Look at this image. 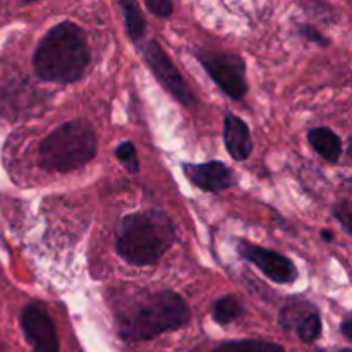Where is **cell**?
Wrapping results in <instances>:
<instances>
[{
  "instance_id": "9",
  "label": "cell",
  "mask_w": 352,
  "mask_h": 352,
  "mask_svg": "<svg viewBox=\"0 0 352 352\" xmlns=\"http://www.w3.org/2000/svg\"><path fill=\"white\" fill-rule=\"evenodd\" d=\"M182 172L203 191L220 192L234 186V172L219 160L206 164H182Z\"/></svg>"
},
{
  "instance_id": "6",
  "label": "cell",
  "mask_w": 352,
  "mask_h": 352,
  "mask_svg": "<svg viewBox=\"0 0 352 352\" xmlns=\"http://www.w3.org/2000/svg\"><path fill=\"white\" fill-rule=\"evenodd\" d=\"M138 47L143 55V60L150 65L151 72L164 85V88L182 105H195V93L191 91L181 72L177 71L174 62L168 58L167 52L157 43V40H143L138 43Z\"/></svg>"
},
{
  "instance_id": "19",
  "label": "cell",
  "mask_w": 352,
  "mask_h": 352,
  "mask_svg": "<svg viewBox=\"0 0 352 352\" xmlns=\"http://www.w3.org/2000/svg\"><path fill=\"white\" fill-rule=\"evenodd\" d=\"M336 217L340 220V222H342L346 232H351V206H349V203L346 201V203H342L340 206H337Z\"/></svg>"
},
{
  "instance_id": "16",
  "label": "cell",
  "mask_w": 352,
  "mask_h": 352,
  "mask_svg": "<svg viewBox=\"0 0 352 352\" xmlns=\"http://www.w3.org/2000/svg\"><path fill=\"white\" fill-rule=\"evenodd\" d=\"M116 157L119 158L120 164L126 167L129 174H138L140 172V160H138V151L131 141H124L117 146Z\"/></svg>"
},
{
  "instance_id": "1",
  "label": "cell",
  "mask_w": 352,
  "mask_h": 352,
  "mask_svg": "<svg viewBox=\"0 0 352 352\" xmlns=\"http://www.w3.org/2000/svg\"><path fill=\"white\" fill-rule=\"evenodd\" d=\"M89 58L85 31L78 24L64 21L52 28L36 45L33 69L41 81L71 85L85 76Z\"/></svg>"
},
{
  "instance_id": "13",
  "label": "cell",
  "mask_w": 352,
  "mask_h": 352,
  "mask_svg": "<svg viewBox=\"0 0 352 352\" xmlns=\"http://www.w3.org/2000/svg\"><path fill=\"white\" fill-rule=\"evenodd\" d=\"M244 315V306L236 296H223V298L217 299L212 306V316L217 323L220 325H227V323L236 322L237 318Z\"/></svg>"
},
{
  "instance_id": "3",
  "label": "cell",
  "mask_w": 352,
  "mask_h": 352,
  "mask_svg": "<svg viewBox=\"0 0 352 352\" xmlns=\"http://www.w3.org/2000/svg\"><path fill=\"white\" fill-rule=\"evenodd\" d=\"M174 243V223L158 210L127 215L117 226V253L122 260L136 267L160 261Z\"/></svg>"
},
{
  "instance_id": "5",
  "label": "cell",
  "mask_w": 352,
  "mask_h": 352,
  "mask_svg": "<svg viewBox=\"0 0 352 352\" xmlns=\"http://www.w3.org/2000/svg\"><path fill=\"white\" fill-rule=\"evenodd\" d=\"M199 64L205 67L217 86L232 100L244 98L248 93L246 64L243 57L226 52L198 50L195 55Z\"/></svg>"
},
{
  "instance_id": "17",
  "label": "cell",
  "mask_w": 352,
  "mask_h": 352,
  "mask_svg": "<svg viewBox=\"0 0 352 352\" xmlns=\"http://www.w3.org/2000/svg\"><path fill=\"white\" fill-rule=\"evenodd\" d=\"M146 9L153 16L168 17L172 14V10H174V3L170 0H146Z\"/></svg>"
},
{
  "instance_id": "10",
  "label": "cell",
  "mask_w": 352,
  "mask_h": 352,
  "mask_svg": "<svg viewBox=\"0 0 352 352\" xmlns=\"http://www.w3.org/2000/svg\"><path fill=\"white\" fill-rule=\"evenodd\" d=\"M223 143L230 157L237 162L246 160L253 151V140L248 124L234 113H227L223 120Z\"/></svg>"
},
{
  "instance_id": "2",
  "label": "cell",
  "mask_w": 352,
  "mask_h": 352,
  "mask_svg": "<svg viewBox=\"0 0 352 352\" xmlns=\"http://www.w3.org/2000/svg\"><path fill=\"white\" fill-rule=\"evenodd\" d=\"M189 315L188 302L177 292H146L134 298L133 305L117 311V332L131 342L151 340L184 327Z\"/></svg>"
},
{
  "instance_id": "7",
  "label": "cell",
  "mask_w": 352,
  "mask_h": 352,
  "mask_svg": "<svg viewBox=\"0 0 352 352\" xmlns=\"http://www.w3.org/2000/svg\"><path fill=\"white\" fill-rule=\"evenodd\" d=\"M21 329L34 352H60L54 320L40 302L24 306L21 311Z\"/></svg>"
},
{
  "instance_id": "18",
  "label": "cell",
  "mask_w": 352,
  "mask_h": 352,
  "mask_svg": "<svg viewBox=\"0 0 352 352\" xmlns=\"http://www.w3.org/2000/svg\"><path fill=\"white\" fill-rule=\"evenodd\" d=\"M299 33H301L302 38H306L308 41H313V43L320 45V47H325V45H329V41H327V38L323 36L322 33H320L318 30H315V28L308 26V24H305V26H301V30H299Z\"/></svg>"
},
{
  "instance_id": "12",
  "label": "cell",
  "mask_w": 352,
  "mask_h": 352,
  "mask_svg": "<svg viewBox=\"0 0 352 352\" xmlns=\"http://www.w3.org/2000/svg\"><path fill=\"white\" fill-rule=\"evenodd\" d=\"M119 6L122 9L124 19H126L127 34L138 45L144 40V34H146V21L141 14L140 6L136 2H131V0H122Z\"/></svg>"
},
{
  "instance_id": "22",
  "label": "cell",
  "mask_w": 352,
  "mask_h": 352,
  "mask_svg": "<svg viewBox=\"0 0 352 352\" xmlns=\"http://www.w3.org/2000/svg\"><path fill=\"white\" fill-rule=\"evenodd\" d=\"M340 352H351V349H342Z\"/></svg>"
},
{
  "instance_id": "4",
  "label": "cell",
  "mask_w": 352,
  "mask_h": 352,
  "mask_svg": "<svg viewBox=\"0 0 352 352\" xmlns=\"http://www.w3.org/2000/svg\"><path fill=\"white\" fill-rule=\"evenodd\" d=\"M98 148L95 129L86 120H71L52 131L40 144L41 167L52 172H72L93 160Z\"/></svg>"
},
{
  "instance_id": "8",
  "label": "cell",
  "mask_w": 352,
  "mask_h": 352,
  "mask_svg": "<svg viewBox=\"0 0 352 352\" xmlns=\"http://www.w3.org/2000/svg\"><path fill=\"white\" fill-rule=\"evenodd\" d=\"M236 250L241 258L254 265L265 277H268L275 284H291L298 278V268L284 254L265 250L248 241H237Z\"/></svg>"
},
{
  "instance_id": "15",
  "label": "cell",
  "mask_w": 352,
  "mask_h": 352,
  "mask_svg": "<svg viewBox=\"0 0 352 352\" xmlns=\"http://www.w3.org/2000/svg\"><path fill=\"white\" fill-rule=\"evenodd\" d=\"M296 332H298L299 339L305 342H315L322 336V318H320L318 311L311 309L309 313H306L296 325Z\"/></svg>"
},
{
  "instance_id": "14",
  "label": "cell",
  "mask_w": 352,
  "mask_h": 352,
  "mask_svg": "<svg viewBox=\"0 0 352 352\" xmlns=\"http://www.w3.org/2000/svg\"><path fill=\"white\" fill-rule=\"evenodd\" d=\"M212 352H287L282 346L267 340H229L217 346Z\"/></svg>"
},
{
  "instance_id": "11",
  "label": "cell",
  "mask_w": 352,
  "mask_h": 352,
  "mask_svg": "<svg viewBox=\"0 0 352 352\" xmlns=\"http://www.w3.org/2000/svg\"><path fill=\"white\" fill-rule=\"evenodd\" d=\"M308 140L309 144L315 148V151L323 160L330 162V164L339 162L340 155H342V141L332 129H329V127H315L308 133Z\"/></svg>"
},
{
  "instance_id": "20",
  "label": "cell",
  "mask_w": 352,
  "mask_h": 352,
  "mask_svg": "<svg viewBox=\"0 0 352 352\" xmlns=\"http://www.w3.org/2000/svg\"><path fill=\"white\" fill-rule=\"evenodd\" d=\"M342 336L346 337L347 340L352 339V336H351V318H346L342 322Z\"/></svg>"
},
{
  "instance_id": "21",
  "label": "cell",
  "mask_w": 352,
  "mask_h": 352,
  "mask_svg": "<svg viewBox=\"0 0 352 352\" xmlns=\"http://www.w3.org/2000/svg\"><path fill=\"white\" fill-rule=\"evenodd\" d=\"M322 239L323 241H332V232H329V230H322Z\"/></svg>"
}]
</instances>
